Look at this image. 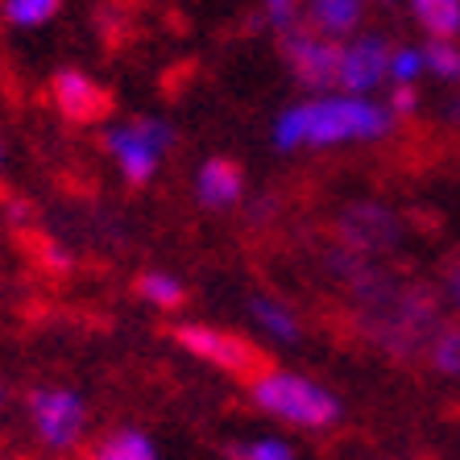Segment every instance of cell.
I'll return each instance as SVG.
<instances>
[{"mask_svg":"<svg viewBox=\"0 0 460 460\" xmlns=\"http://www.w3.org/2000/svg\"><path fill=\"white\" fill-rule=\"evenodd\" d=\"M249 311H253V320L261 323L270 336H279V341H299V320H295L282 303L266 299V295H257V299L249 303Z\"/></svg>","mask_w":460,"mask_h":460,"instance_id":"16","label":"cell"},{"mask_svg":"<svg viewBox=\"0 0 460 460\" xmlns=\"http://www.w3.org/2000/svg\"><path fill=\"white\" fill-rule=\"evenodd\" d=\"M448 295H452V307L460 311V261L448 270Z\"/></svg>","mask_w":460,"mask_h":460,"instance_id":"24","label":"cell"},{"mask_svg":"<svg viewBox=\"0 0 460 460\" xmlns=\"http://www.w3.org/2000/svg\"><path fill=\"white\" fill-rule=\"evenodd\" d=\"M390 54L394 46L385 42L382 33H365L357 42H349L341 50V75H336V87L344 96H369L390 79Z\"/></svg>","mask_w":460,"mask_h":460,"instance_id":"8","label":"cell"},{"mask_svg":"<svg viewBox=\"0 0 460 460\" xmlns=\"http://www.w3.org/2000/svg\"><path fill=\"white\" fill-rule=\"evenodd\" d=\"M423 63L436 79H448V84H460V46L456 42H431L423 50Z\"/></svg>","mask_w":460,"mask_h":460,"instance_id":"19","label":"cell"},{"mask_svg":"<svg viewBox=\"0 0 460 460\" xmlns=\"http://www.w3.org/2000/svg\"><path fill=\"white\" fill-rule=\"evenodd\" d=\"M257 411H266L270 419L295 423V428H332L341 419V402L332 390H323L320 382H311L303 374H287V369H261L249 382Z\"/></svg>","mask_w":460,"mask_h":460,"instance_id":"3","label":"cell"},{"mask_svg":"<svg viewBox=\"0 0 460 460\" xmlns=\"http://www.w3.org/2000/svg\"><path fill=\"white\" fill-rule=\"evenodd\" d=\"M415 104H419V96H415V87H394V96H390V112L394 117H407V112H415Z\"/></svg>","mask_w":460,"mask_h":460,"instance_id":"23","label":"cell"},{"mask_svg":"<svg viewBox=\"0 0 460 460\" xmlns=\"http://www.w3.org/2000/svg\"><path fill=\"white\" fill-rule=\"evenodd\" d=\"M171 146H174L171 125L154 117H137V120H125V125L108 128V154L117 158L120 174L133 187H146L158 174V162Z\"/></svg>","mask_w":460,"mask_h":460,"instance_id":"4","label":"cell"},{"mask_svg":"<svg viewBox=\"0 0 460 460\" xmlns=\"http://www.w3.org/2000/svg\"><path fill=\"white\" fill-rule=\"evenodd\" d=\"M92 460H158L154 439L137 428H120L92 448Z\"/></svg>","mask_w":460,"mask_h":460,"instance_id":"14","label":"cell"},{"mask_svg":"<svg viewBox=\"0 0 460 460\" xmlns=\"http://www.w3.org/2000/svg\"><path fill=\"white\" fill-rule=\"evenodd\" d=\"M30 419L33 431L50 452H71L84 439L87 428V407L84 398L63 390V385H42L30 394Z\"/></svg>","mask_w":460,"mask_h":460,"instance_id":"6","label":"cell"},{"mask_svg":"<svg viewBox=\"0 0 460 460\" xmlns=\"http://www.w3.org/2000/svg\"><path fill=\"white\" fill-rule=\"evenodd\" d=\"M50 92L58 112L66 120H75V125H96L100 117H108V92L100 84H92L84 71H58Z\"/></svg>","mask_w":460,"mask_h":460,"instance_id":"10","label":"cell"},{"mask_svg":"<svg viewBox=\"0 0 460 460\" xmlns=\"http://www.w3.org/2000/svg\"><path fill=\"white\" fill-rule=\"evenodd\" d=\"M58 4L63 0H4V17L13 25H22V30H38L58 13Z\"/></svg>","mask_w":460,"mask_h":460,"instance_id":"18","label":"cell"},{"mask_svg":"<svg viewBox=\"0 0 460 460\" xmlns=\"http://www.w3.org/2000/svg\"><path fill=\"white\" fill-rule=\"evenodd\" d=\"M0 398H4V394H0Z\"/></svg>","mask_w":460,"mask_h":460,"instance_id":"26","label":"cell"},{"mask_svg":"<svg viewBox=\"0 0 460 460\" xmlns=\"http://www.w3.org/2000/svg\"><path fill=\"white\" fill-rule=\"evenodd\" d=\"M394 128V112L369 96H315L287 108L274 125L279 150L307 146H349V141H382Z\"/></svg>","mask_w":460,"mask_h":460,"instance_id":"1","label":"cell"},{"mask_svg":"<svg viewBox=\"0 0 460 460\" xmlns=\"http://www.w3.org/2000/svg\"><path fill=\"white\" fill-rule=\"evenodd\" d=\"M174 341L191 357H199L204 365L220 369V374L249 377V382L261 374V353H257L245 336L225 332V328H212V323H179V328H174Z\"/></svg>","mask_w":460,"mask_h":460,"instance_id":"5","label":"cell"},{"mask_svg":"<svg viewBox=\"0 0 460 460\" xmlns=\"http://www.w3.org/2000/svg\"><path fill=\"white\" fill-rule=\"evenodd\" d=\"M261 13L274 30H295L299 25V0H261Z\"/></svg>","mask_w":460,"mask_h":460,"instance_id":"22","label":"cell"},{"mask_svg":"<svg viewBox=\"0 0 460 460\" xmlns=\"http://www.w3.org/2000/svg\"><path fill=\"white\" fill-rule=\"evenodd\" d=\"M137 295H141L146 303H154V307H162V311L182 307V299H187L182 282H179V279H171V274H158V270L141 274V279H137Z\"/></svg>","mask_w":460,"mask_h":460,"instance_id":"17","label":"cell"},{"mask_svg":"<svg viewBox=\"0 0 460 460\" xmlns=\"http://www.w3.org/2000/svg\"><path fill=\"white\" fill-rule=\"evenodd\" d=\"M357 303H361V320L377 344L394 357H419L428 353L431 336L439 332V311L431 290L423 287H394V282L365 270L353 282Z\"/></svg>","mask_w":460,"mask_h":460,"instance_id":"2","label":"cell"},{"mask_svg":"<svg viewBox=\"0 0 460 460\" xmlns=\"http://www.w3.org/2000/svg\"><path fill=\"white\" fill-rule=\"evenodd\" d=\"M233 460H295V452L282 444V439H249V444H236Z\"/></svg>","mask_w":460,"mask_h":460,"instance_id":"21","label":"cell"},{"mask_svg":"<svg viewBox=\"0 0 460 460\" xmlns=\"http://www.w3.org/2000/svg\"><path fill=\"white\" fill-rule=\"evenodd\" d=\"M411 13L431 33V42H452L460 33V0H411Z\"/></svg>","mask_w":460,"mask_h":460,"instance_id":"13","label":"cell"},{"mask_svg":"<svg viewBox=\"0 0 460 460\" xmlns=\"http://www.w3.org/2000/svg\"><path fill=\"white\" fill-rule=\"evenodd\" d=\"M341 50L336 38H323L320 30H295L282 33V58H287L295 84L307 87V92H328L336 87V75H341Z\"/></svg>","mask_w":460,"mask_h":460,"instance_id":"7","label":"cell"},{"mask_svg":"<svg viewBox=\"0 0 460 460\" xmlns=\"http://www.w3.org/2000/svg\"><path fill=\"white\" fill-rule=\"evenodd\" d=\"M195 195L199 204L212 208V212H225V208H236L241 195H245V174L233 158H208L195 174Z\"/></svg>","mask_w":460,"mask_h":460,"instance_id":"11","label":"cell"},{"mask_svg":"<svg viewBox=\"0 0 460 460\" xmlns=\"http://www.w3.org/2000/svg\"><path fill=\"white\" fill-rule=\"evenodd\" d=\"M336 236L349 245V253L369 257V253H385V249H394L398 236H402V225H398V216L390 212V208H382V204H353L349 212L341 216Z\"/></svg>","mask_w":460,"mask_h":460,"instance_id":"9","label":"cell"},{"mask_svg":"<svg viewBox=\"0 0 460 460\" xmlns=\"http://www.w3.org/2000/svg\"><path fill=\"white\" fill-rule=\"evenodd\" d=\"M428 361L436 374L460 377V323H444L428 344Z\"/></svg>","mask_w":460,"mask_h":460,"instance_id":"15","label":"cell"},{"mask_svg":"<svg viewBox=\"0 0 460 460\" xmlns=\"http://www.w3.org/2000/svg\"><path fill=\"white\" fill-rule=\"evenodd\" d=\"M428 71V63H423V50H415V46H394V54H390V79H394V87H415V79Z\"/></svg>","mask_w":460,"mask_h":460,"instance_id":"20","label":"cell"},{"mask_svg":"<svg viewBox=\"0 0 460 460\" xmlns=\"http://www.w3.org/2000/svg\"><path fill=\"white\" fill-rule=\"evenodd\" d=\"M307 13L323 38H344L361 25L365 0H307Z\"/></svg>","mask_w":460,"mask_h":460,"instance_id":"12","label":"cell"},{"mask_svg":"<svg viewBox=\"0 0 460 460\" xmlns=\"http://www.w3.org/2000/svg\"><path fill=\"white\" fill-rule=\"evenodd\" d=\"M452 120H456V125H460V100H456V104H452Z\"/></svg>","mask_w":460,"mask_h":460,"instance_id":"25","label":"cell"}]
</instances>
